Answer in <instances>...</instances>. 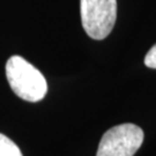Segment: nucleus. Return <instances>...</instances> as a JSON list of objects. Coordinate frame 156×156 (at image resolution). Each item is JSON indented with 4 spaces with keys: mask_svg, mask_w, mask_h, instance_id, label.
Here are the masks:
<instances>
[{
    "mask_svg": "<svg viewBox=\"0 0 156 156\" xmlns=\"http://www.w3.org/2000/svg\"><path fill=\"white\" fill-rule=\"evenodd\" d=\"M0 156H22L20 148L9 138L0 133Z\"/></svg>",
    "mask_w": 156,
    "mask_h": 156,
    "instance_id": "nucleus-4",
    "label": "nucleus"
},
{
    "mask_svg": "<svg viewBox=\"0 0 156 156\" xmlns=\"http://www.w3.org/2000/svg\"><path fill=\"white\" fill-rule=\"evenodd\" d=\"M145 65L149 68L156 69V44L148 51L145 57Z\"/></svg>",
    "mask_w": 156,
    "mask_h": 156,
    "instance_id": "nucleus-5",
    "label": "nucleus"
},
{
    "mask_svg": "<svg viewBox=\"0 0 156 156\" xmlns=\"http://www.w3.org/2000/svg\"><path fill=\"white\" fill-rule=\"evenodd\" d=\"M144 142V131L134 124L113 126L103 134L96 156H133Z\"/></svg>",
    "mask_w": 156,
    "mask_h": 156,
    "instance_id": "nucleus-3",
    "label": "nucleus"
},
{
    "mask_svg": "<svg viewBox=\"0 0 156 156\" xmlns=\"http://www.w3.org/2000/svg\"><path fill=\"white\" fill-rule=\"evenodd\" d=\"M6 76L14 94L24 101L38 102L48 93L44 75L22 57L13 56L7 60Z\"/></svg>",
    "mask_w": 156,
    "mask_h": 156,
    "instance_id": "nucleus-1",
    "label": "nucleus"
},
{
    "mask_svg": "<svg viewBox=\"0 0 156 156\" xmlns=\"http://www.w3.org/2000/svg\"><path fill=\"white\" fill-rule=\"evenodd\" d=\"M82 27L93 39H104L115 27L117 0H80Z\"/></svg>",
    "mask_w": 156,
    "mask_h": 156,
    "instance_id": "nucleus-2",
    "label": "nucleus"
}]
</instances>
